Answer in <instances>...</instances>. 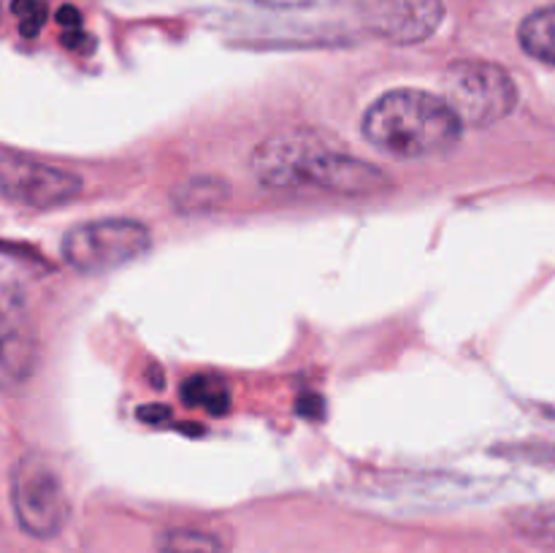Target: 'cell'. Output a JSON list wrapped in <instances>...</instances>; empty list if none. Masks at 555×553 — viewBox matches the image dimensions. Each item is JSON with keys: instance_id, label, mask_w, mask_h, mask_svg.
I'll return each instance as SVG.
<instances>
[{"instance_id": "1", "label": "cell", "mask_w": 555, "mask_h": 553, "mask_svg": "<svg viewBox=\"0 0 555 553\" xmlns=\"http://www.w3.org/2000/svg\"><path fill=\"white\" fill-rule=\"evenodd\" d=\"M255 179L271 190H307L334 195H369L390 184L372 163L334 150L312 133H280L255 146L249 157Z\"/></svg>"}, {"instance_id": "2", "label": "cell", "mask_w": 555, "mask_h": 553, "mask_svg": "<svg viewBox=\"0 0 555 553\" xmlns=\"http://www.w3.org/2000/svg\"><path fill=\"white\" fill-rule=\"evenodd\" d=\"M461 123L444 98L426 90H390L363 114V136L379 152L404 160L431 157L459 144Z\"/></svg>"}, {"instance_id": "3", "label": "cell", "mask_w": 555, "mask_h": 553, "mask_svg": "<svg viewBox=\"0 0 555 553\" xmlns=\"http://www.w3.org/2000/svg\"><path fill=\"white\" fill-rule=\"evenodd\" d=\"M442 98L469 128H491L509 117L518 103L513 76L486 60H455L442 76Z\"/></svg>"}, {"instance_id": "4", "label": "cell", "mask_w": 555, "mask_h": 553, "mask_svg": "<svg viewBox=\"0 0 555 553\" xmlns=\"http://www.w3.org/2000/svg\"><path fill=\"white\" fill-rule=\"evenodd\" d=\"M152 233L144 222L128 217L79 222L63 239V258L81 274H106L150 249Z\"/></svg>"}, {"instance_id": "5", "label": "cell", "mask_w": 555, "mask_h": 553, "mask_svg": "<svg viewBox=\"0 0 555 553\" xmlns=\"http://www.w3.org/2000/svg\"><path fill=\"white\" fill-rule=\"evenodd\" d=\"M11 504L22 529L33 537H54L70 513L65 486L47 459L25 455L11 475Z\"/></svg>"}, {"instance_id": "6", "label": "cell", "mask_w": 555, "mask_h": 553, "mask_svg": "<svg viewBox=\"0 0 555 553\" xmlns=\"http://www.w3.org/2000/svg\"><path fill=\"white\" fill-rule=\"evenodd\" d=\"M85 182L68 168L30 160L5 150L0 157V190L9 201L30 209H54L70 204L81 193Z\"/></svg>"}, {"instance_id": "7", "label": "cell", "mask_w": 555, "mask_h": 553, "mask_svg": "<svg viewBox=\"0 0 555 553\" xmlns=\"http://www.w3.org/2000/svg\"><path fill=\"white\" fill-rule=\"evenodd\" d=\"M442 0H377L369 9V27L390 43H421L439 30Z\"/></svg>"}, {"instance_id": "8", "label": "cell", "mask_w": 555, "mask_h": 553, "mask_svg": "<svg viewBox=\"0 0 555 553\" xmlns=\"http://www.w3.org/2000/svg\"><path fill=\"white\" fill-rule=\"evenodd\" d=\"M520 47L540 63L555 65V5L534 11L524 20L518 30Z\"/></svg>"}, {"instance_id": "9", "label": "cell", "mask_w": 555, "mask_h": 553, "mask_svg": "<svg viewBox=\"0 0 555 553\" xmlns=\"http://www.w3.org/2000/svg\"><path fill=\"white\" fill-rule=\"evenodd\" d=\"M182 399L184 404L201 407L211 415H225L228 407H231V390L215 374H195V377L184 380Z\"/></svg>"}, {"instance_id": "10", "label": "cell", "mask_w": 555, "mask_h": 553, "mask_svg": "<svg viewBox=\"0 0 555 553\" xmlns=\"http://www.w3.org/2000/svg\"><path fill=\"white\" fill-rule=\"evenodd\" d=\"M228 198V184L222 179H211V177H198L190 179L188 184L173 193V204L182 215H190V211H206V209H217V206L225 204Z\"/></svg>"}, {"instance_id": "11", "label": "cell", "mask_w": 555, "mask_h": 553, "mask_svg": "<svg viewBox=\"0 0 555 553\" xmlns=\"http://www.w3.org/2000/svg\"><path fill=\"white\" fill-rule=\"evenodd\" d=\"M33 358H36V350H33V342L22 334H11L5 329L3 336V380L5 385H14L20 380L27 377V372L33 369Z\"/></svg>"}, {"instance_id": "12", "label": "cell", "mask_w": 555, "mask_h": 553, "mask_svg": "<svg viewBox=\"0 0 555 553\" xmlns=\"http://www.w3.org/2000/svg\"><path fill=\"white\" fill-rule=\"evenodd\" d=\"M160 553H220V540L193 529L166 531L160 537Z\"/></svg>"}, {"instance_id": "13", "label": "cell", "mask_w": 555, "mask_h": 553, "mask_svg": "<svg viewBox=\"0 0 555 553\" xmlns=\"http://www.w3.org/2000/svg\"><path fill=\"white\" fill-rule=\"evenodd\" d=\"M11 11H14L16 22H20V33L25 38H36L43 22H47V5H43V0H14Z\"/></svg>"}, {"instance_id": "14", "label": "cell", "mask_w": 555, "mask_h": 553, "mask_svg": "<svg viewBox=\"0 0 555 553\" xmlns=\"http://www.w3.org/2000/svg\"><path fill=\"white\" fill-rule=\"evenodd\" d=\"M57 22L65 27V33L81 30V16H79V11L74 9V5H63V9H60V14H57Z\"/></svg>"}, {"instance_id": "15", "label": "cell", "mask_w": 555, "mask_h": 553, "mask_svg": "<svg viewBox=\"0 0 555 553\" xmlns=\"http://www.w3.org/2000/svg\"><path fill=\"white\" fill-rule=\"evenodd\" d=\"M139 417L141 421H146V423H163V421H168V410L166 407H160V404H155V407H141L139 410Z\"/></svg>"}]
</instances>
